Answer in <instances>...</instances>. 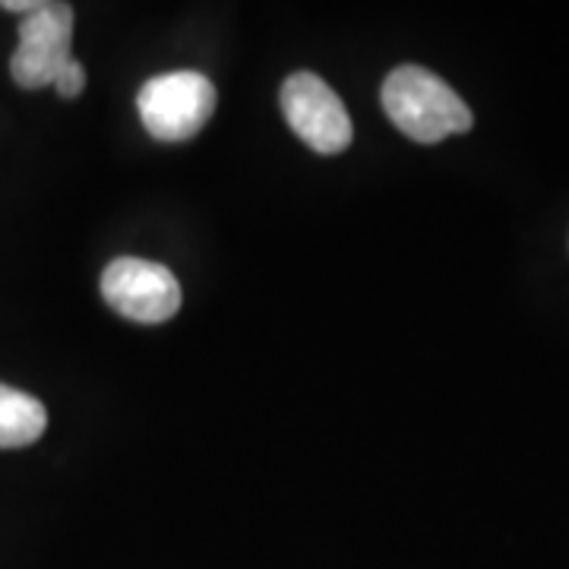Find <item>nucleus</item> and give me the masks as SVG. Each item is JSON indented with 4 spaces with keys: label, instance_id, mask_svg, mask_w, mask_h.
<instances>
[{
    "label": "nucleus",
    "instance_id": "f257e3e1",
    "mask_svg": "<svg viewBox=\"0 0 569 569\" xmlns=\"http://www.w3.org/2000/svg\"><path fill=\"white\" fill-rule=\"evenodd\" d=\"M383 111L408 140L427 146L466 133L475 123L459 92L418 63H402L389 73L383 82Z\"/></svg>",
    "mask_w": 569,
    "mask_h": 569
},
{
    "label": "nucleus",
    "instance_id": "f03ea898",
    "mask_svg": "<svg viewBox=\"0 0 569 569\" xmlns=\"http://www.w3.org/2000/svg\"><path fill=\"white\" fill-rule=\"evenodd\" d=\"M216 86L197 70L152 77L137 96L142 127L162 142H183L203 130L216 111Z\"/></svg>",
    "mask_w": 569,
    "mask_h": 569
},
{
    "label": "nucleus",
    "instance_id": "7ed1b4c3",
    "mask_svg": "<svg viewBox=\"0 0 569 569\" xmlns=\"http://www.w3.org/2000/svg\"><path fill=\"white\" fill-rule=\"evenodd\" d=\"M102 298L133 323H164L181 310V284L168 266L121 257L104 266Z\"/></svg>",
    "mask_w": 569,
    "mask_h": 569
},
{
    "label": "nucleus",
    "instance_id": "20e7f679",
    "mask_svg": "<svg viewBox=\"0 0 569 569\" xmlns=\"http://www.w3.org/2000/svg\"><path fill=\"white\" fill-rule=\"evenodd\" d=\"M282 114L301 140L323 156L346 152L351 146V118L342 99L317 73H291L282 82Z\"/></svg>",
    "mask_w": 569,
    "mask_h": 569
},
{
    "label": "nucleus",
    "instance_id": "39448f33",
    "mask_svg": "<svg viewBox=\"0 0 569 569\" xmlns=\"http://www.w3.org/2000/svg\"><path fill=\"white\" fill-rule=\"evenodd\" d=\"M73 44V7L70 3H39L20 22V44L10 58V77L22 89L54 86Z\"/></svg>",
    "mask_w": 569,
    "mask_h": 569
},
{
    "label": "nucleus",
    "instance_id": "423d86ee",
    "mask_svg": "<svg viewBox=\"0 0 569 569\" xmlns=\"http://www.w3.org/2000/svg\"><path fill=\"white\" fill-rule=\"evenodd\" d=\"M48 427V411L36 396L0 383V449L36 443Z\"/></svg>",
    "mask_w": 569,
    "mask_h": 569
},
{
    "label": "nucleus",
    "instance_id": "0eeeda50",
    "mask_svg": "<svg viewBox=\"0 0 569 569\" xmlns=\"http://www.w3.org/2000/svg\"><path fill=\"white\" fill-rule=\"evenodd\" d=\"M54 89H58V96H61V99H77L82 89H86V70H82V63L70 58L67 67L58 73Z\"/></svg>",
    "mask_w": 569,
    "mask_h": 569
},
{
    "label": "nucleus",
    "instance_id": "6e6552de",
    "mask_svg": "<svg viewBox=\"0 0 569 569\" xmlns=\"http://www.w3.org/2000/svg\"><path fill=\"white\" fill-rule=\"evenodd\" d=\"M0 7L3 10H13V13H20V10L32 13V10H39V0H3Z\"/></svg>",
    "mask_w": 569,
    "mask_h": 569
}]
</instances>
